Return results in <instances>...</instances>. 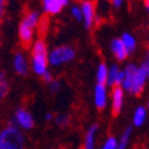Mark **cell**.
<instances>
[{"mask_svg": "<svg viewBox=\"0 0 149 149\" xmlns=\"http://www.w3.org/2000/svg\"><path fill=\"white\" fill-rule=\"evenodd\" d=\"M8 93H10V81L7 74L3 70H0V101L7 97Z\"/></svg>", "mask_w": 149, "mask_h": 149, "instance_id": "e0dca14e", "label": "cell"}, {"mask_svg": "<svg viewBox=\"0 0 149 149\" xmlns=\"http://www.w3.org/2000/svg\"><path fill=\"white\" fill-rule=\"evenodd\" d=\"M108 77H109V67L105 63H100L97 71H95V79L97 83L100 85H106L108 83Z\"/></svg>", "mask_w": 149, "mask_h": 149, "instance_id": "2e32d148", "label": "cell"}, {"mask_svg": "<svg viewBox=\"0 0 149 149\" xmlns=\"http://www.w3.org/2000/svg\"><path fill=\"white\" fill-rule=\"evenodd\" d=\"M83 14V24L86 30H91V27L95 23V6L91 0H85L81 4Z\"/></svg>", "mask_w": 149, "mask_h": 149, "instance_id": "52a82bcc", "label": "cell"}, {"mask_svg": "<svg viewBox=\"0 0 149 149\" xmlns=\"http://www.w3.org/2000/svg\"><path fill=\"white\" fill-rule=\"evenodd\" d=\"M26 139L19 126L11 124L0 130V149H24Z\"/></svg>", "mask_w": 149, "mask_h": 149, "instance_id": "7a4b0ae2", "label": "cell"}, {"mask_svg": "<svg viewBox=\"0 0 149 149\" xmlns=\"http://www.w3.org/2000/svg\"><path fill=\"white\" fill-rule=\"evenodd\" d=\"M43 8L47 14L50 15H56L61 12L62 6L59 3V0H43Z\"/></svg>", "mask_w": 149, "mask_h": 149, "instance_id": "9a60e30c", "label": "cell"}, {"mask_svg": "<svg viewBox=\"0 0 149 149\" xmlns=\"http://www.w3.org/2000/svg\"><path fill=\"white\" fill-rule=\"evenodd\" d=\"M61 87H62V85H61V82L56 79H52L51 82L49 83V90L51 94H56L59 90H61Z\"/></svg>", "mask_w": 149, "mask_h": 149, "instance_id": "cb8c5ba5", "label": "cell"}, {"mask_svg": "<svg viewBox=\"0 0 149 149\" xmlns=\"http://www.w3.org/2000/svg\"><path fill=\"white\" fill-rule=\"evenodd\" d=\"M122 79H124V70H121L117 65H111L109 67V77H108V83L109 86H121Z\"/></svg>", "mask_w": 149, "mask_h": 149, "instance_id": "7c38bea8", "label": "cell"}, {"mask_svg": "<svg viewBox=\"0 0 149 149\" xmlns=\"http://www.w3.org/2000/svg\"><path fill=\"white\" fill-rule=\"evenodd\" d=\"M98 132V125L94 124L87 129L86 134H85V140H83V149H94L95 148V137H97Z\"/></svg>", "mask_w": 149, "mask_h": 149, "instance_id": "5bb4252c", "label": "cell"}, {"mask_svg": "<svg viewBox=\"0 0 149 149\" xmlns=\"http://www.w3.org/2000/svg\"><path fill=\"white\" fill-rule=\"evenodd\" d=\"M42 79L45 81V82H47V83H50L52 81V75H51V73H50V71H47V73L45 74V75L42 77Z\"/></svg>", "mask_w": 149, "mask_h": 149, "instance_id": "4316f807", "label": "cell"}, {"mask_svg": "<svg viewBox=\"0 0 149 149\" xmlns=\"http://www.w3.org/2000/svg\"><path fill=\"white\" fill-rule=\"evenodd\" d=\"M145 118H146V109L144 106H139L134 110V114H133V124H134V126H141L145 122Z\"/></svg>", "mask_w": 149, "mask_h": 149, "instance_id": "ac0fdd59", "label": "cell"}, {"mask_svg": "<svg viewBox=\"0 0 149 149\" xmlns=\"http://www.w3.org/2000/svg\"><path fill=\"white\" fill-rule=\"evenodd\" d=\"M146 79H148V73H146V70L144 69V67L140 66L134 74L132 87H130V91H129V93L133 94V95H140V94L144 91Z\"/></svg>", "mask_w": 149, "mask_h": 149, "instance_id": "277c9868", "label": "cell"}, {"mask_svg": "<svg viewBox=\"0 0 149 149\" xmlns=\"http://www.w3.org/2000/svg\"><path fill=\"white\" fill-rule=\"evenodd\" d=\"M54 114H52V113H47V114H46V121H51V120H54Z\"/></svg>", "mask_w": 149, "mask_h": 149, "instance_id": "f1b7e54d", "label": "cell"}, {"mask_svg": "<svg viewBox=\"0 0 149 149\" xmlns=\"http://www.w3.org/2000/svg\"><path fill=\"white\" fill-rule=\"evenodd\" d=\"M106 104H108V89H106V85H100L97 83L95 87H94V105L98 110H102V109L106 108Z\"/></svg>", "mask_w": 149, "mask_h": 149, "instance_id": "9c48e42d", "label": "cell"}, {"mask_svg": "<svg viewBox=\"0 0 149 149\" xmlns=\"http://www.w3.org/2000/svg\"><path fill=\"white\" fill-rule=\"evenodd\" d=\"M146 105H148V108H149V98H148V104H146Z\"/></svg>", "mask_w": 149, "mask_h": 149, "instance_id": "836d02e7", "label": "cell"}, {"mask_svg": "<svg viewBox=\"0 0 149 149\" xmlns=\"http://www.w3.org/2000/svg\"><path fill=\"white\" fill-rule=\"evenodd\" d=\"M71 16H73L77 22H82L83 20L82 8H81L79 6H73V7H71Z\"/></svg>", "mask_w": 149, "mask_h": 149, "instance_id": "7402d4cb", "label": "cell"}, {"mask_svg": "<svg viewBox=\"0 0 149 149\" xmlns=\"http://www.w3.org/2000/svg\"><path fill=\"white\" fill-rule=\"evenodd\" d=\"M34 31H35V28L31 27L30 24H27V23H24L23 20L19 23L17 36H19V40H20L23 47H26V49L31 47L32 42H34Z\"/></svg>", "mask_w": 149, "mask_h": 149, "instance_id": "5b68a950", "label": "cell"}, {"mask_svg": "<svg viewBox=\"0 0 149 149\" xmlns=\"http://www.w3.org/2000/svg\"><path fill=\"white\" fill-rule=\"evenodd\" d=\"M121 40L124 42V45H125V47L128 49L129 54H132V52L136 50V47H137V42H136L134 36H133L132 34H129V32H125V34L122 35Z\"/></svg>", "mask_w": 149, "mask_h": 149, "instance_id": "d6986e66", "label": "cell"}, {"mask_svg": "<svg viewBox=\"0 0 149 149\" xmlns=\"http://www.w3.org/2000/svg\"><path fill=\"white\" fill-rule=\"evenodd\" d=\"M15 124L16 126H19L20 129H24V130H30V129L34 128V117L28 110L20 108L15 111L14 116Z\"/></svg>", "mask_w": 149, "mask_h": 149, "instance_id": "8992f818", "label": "cell"}, {"mask_svg": "<svg viewBox=\"0 0 149 149\" xmlns=\"http://www.w3.org/2000/svg\"><path fill=\"white\" fill-rule=\"evenodd\" d=\"M110 49H111V52H113V55H114V58L117 59V61H121L122 62V61H125L129 55L128 49L125 47L124 42L121 40V38L113 39L110 43Z\"/></svg>", "mask_w": 149, "mask_h": 149, "instance_id": "8fae6325", "label": "cell"}, {"mask_svg": "<svg viewBox=\"0 0 149 149\" xmlns=\"http://www.w3.org/2000/svg\"><path fill=\"white\" fill-rule=\"evenodd\" d=\"M124 3V0H111V4H113V7L114 8H120Z\"/></svg>", "mask_w": 149, "mask_h": 149, "instance_id": "83f0119b", "label": "cell"}, {"mask_svg": "<svg viewBox=\"0 0 149 149\" xmlns=\"http://www.w3.org/2000/svg\"><path fill=\"white\" fill-rule=\"evenodd\" d=\"M69 1H70V0H59V3H61V6H62V7H66L67 4H69Z\"/></svg>", "mask_w": 149, "mask_h": 149, "instance_id": "f546056e", "label": "cell"}, {"mask_svg": "<svg viewBox=\"0 0 149 149\" xmlns=\"http://www.w3.org/2000/svg\"><path fill=\"white\" fill-rule=\"evenodd\" d=\"M82 1H85V0H82Z\"/></svg>", "mask_w": 149, "mask_h": 149, "instance_id": "e575fe53", "label": "cell"}, {"mask_svg": "<svg viewBox=\"0 0 149 149\" xmlns=\"http://www.w3.org/2000/svg\"><path fill=\"white\" fill-rule=\"evenodd\" d=\"M144 6H145L146 10H149V0H144Z\"/></svg>", "mask_w": 149, "mask_h": 149, "instance_id": "4dcf8cb0", "label": "cell"}, {"mask_svg": "<svg viewBox=\"0 0 149 149\" xmlns=\"http://www.w3.org/2000/svg\"><path fill=\"white\" fill-rule=\"evenodd\" d=\"M141 66L146 70V73H148V79H149V51L146 52V56H145V59L142 61V65H141Z\"/></svg>", "mask_w": 149, "mask_h": 149, "instance_id": "484cf974", "label": "cell"}, {"mask_svg": "<svg viewBox=\"0 0 149 149\" xmlns=\"http://www.w3.org/2000/svg\"><path fill=\"white\" fill-rule=\"evenodd\" d=\"M6 8H7V1L6 0H0V23H1L4 15H6Z\"/></svg>", "mask_w": 149, "mask_h": 149, "instance_id": "d4e9b609", "label": "cell"}, {"mask_svg": "<svg viewBox=\"0 0 149 149\" xmlns=\"http://www.w3.org/2000/svg\"><path fill=\"white\" fill-rule=\"evenodd\" d=\"M124 106V89L121 86H114L111 89V114L117 117Z\"/></svg>", "mask_w": 149, "mask_h": 149, "instance_id": "ba28073f", "label": "cell"}, {"mask_svg": "<svg viewBox=\"0 0 149 149\" xmlns=\"http://www.w3.org/2000/svg\"><path fill=\"white\" fill-rule=\"evenodd\" d=\"M130 136H132V128H126L125 132L122 133V136L118 140L117 144V149H126L128 148V144L130 141Z\"/></svg>", "mask_w": 149, "mask_h": 149, "instance_id": "ffe728a7", "label": "cell"}, {"mask_svg": "<svg viewBox=\"0 0 149 149\" xmlns=\"http://www.w3.org/2000/svg\"><path fill=\"white\" fill-rule=\"evenodd\" d=\"M54 121H55V124L58 126H67L70 122V116L66 114V113H61V114H58L54 118Z\"/></svg>", "mask_w": 149, "mask_h": 149, "instance_id": "44dd1931", "label": "cell"}, {"mask_svg": "<svg viewBox=\"0 0 149 149\" xmlns=\"http://www.w3.org/2000/svg\"><path fill=\"white\" fill-rule=\"evenodd\" d=\"M117 139H116L114 136H110L106 141H105V144L102 145V149H117Z\"/></svg>", "mask_w": 149, "mask_h": 149, "instance_id": "603a6c76", "label": "cell"}, {"mask_svg": "<svg viewBox=\"0 0 149 149\" xmlns=\"http://www.w3.org/2000/svg\"><path fill=\"white\" fill-rule=\"evenodd\" d=\"M137 69H139V67L136 66V65H133V63H130V65H128V66L125 67L124 79H122V83H121V87L124 89V90L130 91L133 78H134V74H136V71H137Z\"/></svg>", "mask_w": 149, "mask_h": 149, "instance_id": "4fadbf2b", "label": "cell"}, {"mask_svg": "<svg viewBox=\"0 0 149 149\" xmlns=\"http://www.w3.org/2000/svg\"><path fill=\"white\" fill-rule=\"evenodd\" d=\"M146 45H148V49H149V38H148V42H146Z\"/></svg>", "mask_w": 149, "mask_h": 149, "instance_id": "d6a6232c", "label": "cell"}, {"mask_svg": "<svg viewBox=\"0 0 149 149\" xmlns=\"http://www.w3.org/2000/svg\"><path fill=\"white\" fill-rule=\"evenodd\" d=\"M0 46H1V31H0Z\"/></svg>", "mask_w": 149, "mask_h": 149, "instance_id": "1f68e13d", "label": "cell"}, {"mask_svg": "<svg viewBox=\"0 0 149 149\" xmlns=\"http://www.w3.org/2000/svg\"><path fill=\"white\" fill-rule=\"evenodd\" d=\"M75 56L77 51L71 46H58L49 54V62L52 66H61L71 62Z\"/></svg>", "mask_w": 149, "mask_h": 149, "instance_id": "3957f363", "label": "cell"}, {"mask_svg": "<svg viewBox=\"0 0 149 149\" xmlns=\"http://www.w3.org/2000/svg\"><path fill=\"white\" fill-rule=\"evenodd\" d=\"M31 62H32V70L38 77H43L49 71V50L46 46L45 40L39 38L38 40L34 42L31 50Z\"/></svg>", "mask_w": 149, "mask_h": 149, "instance_id": "6da1fadb", "label": "cell"}, {"mask_svg": "<svg viewBox=\"0 0 149 149\" xmlns=\"http://www.w3.org/2000/svg\"><path fill=\"white\" fill-rule=\"evenodd\" d=\"M12 67L17 75H27L28 73V61L23 52H15L14 59H12Z\"/></svg>", "mask_w": 149, "mask_h": 149, "instance_id": "30bf717a", "label": "cell"}]
</instances>
